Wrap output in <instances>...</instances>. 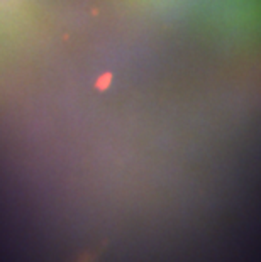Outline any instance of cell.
<instances>
[{
    "label": "cell",
    "mask_w": 261,
    "mask_h": 262,
    "mask_svg": "<svg viewBox=\"0 0 261 262\" xmlns=\"http://www.w3.org/2000/svg\"><path fill=\"white\" fill-rule=\"evenodd\" d=\"M93 260H95V255H93V254H85V255H82V257L76 262H93Z\"/></svg>",
    "instance_id": "6da1fadb"
}]
</instances>
